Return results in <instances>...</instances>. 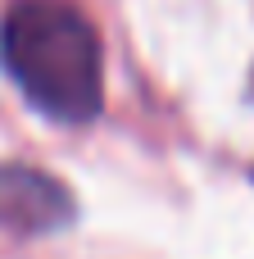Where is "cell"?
<instances>
[{
    "instance_id": "cell-2",
    "label": "cell",
    "mask_w": 254,
    "mask_h": 259,
    "mask_svg": "<svg viewBox=\"0 0 254 259\" xmlns=\"http://www.w3.org/2000/svg\"><path fill=\"white\" fill-rule=\"evenodd\" d=\"M77 214L64 182L41 168L5 164L0 168V223L14 232H59Z\"/></svg>"
},
{
    "instance_id": "cell-1",
    "label": "cell",
    "mask_w": 254,
    "mask_h": 259,
    "mask_svg": "<svg viewBox=\"0 0 254 259\" xmlns=\"http://www.w3.org/2000/svg\"><path fill=\"white\" fill-rule=\"evenodd\" d=\"M0 64L27 105L55 123H91L105 105L100 36L64 0H14L0 23Z\"/></svg>"
}]
</instances>
